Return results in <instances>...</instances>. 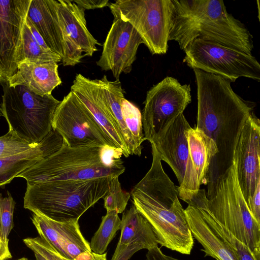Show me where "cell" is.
Segmentation results:
<instances>
[{
	"label": "cell",
	"mask_w": 260,
	"mask_h": 260,
	"mask_svg": "<svg viewBox=\"0 0 260 260\" xmlns=\"http://www.w3.org/2000/svg\"><path fill=\"white\" fill-rule=\"evenodd\" d=\"M25 245L32 252L41 255L47 260H69L61 256L44 239L38 236L23 239ZM107 253L103 254H95L90 260H107Z\"/></svg>",
	"instance_id": "31"
},
{
	"label": "cell",
	"mask_w": 260,
	"mask_h": 260,
	"mask_svg": "<svg viewBox=\"0 0 260 260\" xmlns=\"http://www.w3.org/2000/svg\"><path fill=\"white\" fill-rule=\"evenodd\" d=\"M234 160L239 185L247 203L260 182V121L253 113L242 128Z\"/></svg>",
	"instance_id": "16"
},
{
	"label": "cell",
	"mask_w": 260,
	"mask_h": 260,
	"mask_svg": "<svg viewBox=\"0 0 260 260\" xmlns=\"http://www.w3.org/2000/svg\"><path fill=\"white\" fill-rule=\"evenodd\" d=\"M62 144V137L52 129L36 147L1 158L0 187H3L18 175L56 151Z\"/></svg>",
	"instance_id": "20"
},
{
	"label": "cell",
	"mask_w": 260,
	"mask_h": 260,
	"mask_svg": "<svg viewBox=\"0 0 260 260\" xmlns=\"http://www.w3.org/2000/svg\"><path fill=\"white\" fill-rule=\"evenodd\" d=\"M27 17L55 54L62 56L63 39L55 0H31Z\"/></svg>",
	"instance_id": "22"
},
{
	"label": "cell",
	"mask_w": 260,
	"mask_h": 260,
	"mask_svg": "<svg viewBox=\"0 0 260 260\" xmlns=\"http://www.w3.org/2000/svg\"><path fill=\"white\" fill-rule=\"evenodd\" d=\"M247 204L252 216L260 223V182L257 184L254 194L248 200Z\"/></svg>",
	"instance_id": "35"
},
{
	"label": "cell",
	"mask_w": 260,
	"mask_h": 260,
	"mask_svg": "<svg viewBox=\"0 0 260 260\" xmlns=\"http://www.w3.org/2000/svg\"><path fill=\"white\" fill-rule=\"evenodd\" d=\"M188 153L184 175L177 186L179 198L187 202L207 184L211 161L217 153L214 141L199 128L191 127L187 133Z\"/></svg>",
	"instance_id": "17"
},
{
	"label": "cell",
	"mask_w": 260,
	"mask_h": 260,
	"mask_svg": "<svg viewBox=\"0 0 260 260\" xmlns=\"http://www.w3.org/2000/svg\"><path fill=\"white\" fill-rule=\"evenodd\" d=\"M52 127L70 147H112L90 112L72 91L56 107Z\"/></svg>",
	"instance_id": "11"
},
{
	"label": "cell",
	"mask_w": 260,
	"mask_h": 260,
	"mask_svg": "<svg viewBox=\"0 0 260 260\" xmlns=\"http://www.w3.org/2000/svg\"><path fill=\"white\" fill-rule=\"evenodd\" d=\"M183 62L190 68L219 75L232 82L240 77L260 80V65L252 54L200 38L184 50Z\"/></svg>",
	"instance_id": "9"
},
{
	"label": "cell",
	"mask_w": 260,
	"mask_h": 260,
	"mask_svg": "<svg viewBox=\"0 0 260 260\" xmlns=\"http://www.w3.org/2000/svg\"><path fill=\"white\" fill-rule=\"evenodd\" d=\"M191 127L183 113L180 114L153 144L161 160L175 173L179 185L185 172L188 153L187 133Z\"/></svg>",
	"instance_id": "19"
},
{
	"label": "cell",
	"mask_w": 260,
	"mask_h": 260,
	"mask_svg": "<svg viewBox=\"0 0 260 260\" xmlns=\"http://www.w3.org/2000/svg\"><path fill=\"white\" fill-rule=\"evenodd\" d=\"M38 144H29L8 131L0 137V158L10 156L36 147Z\"/></svg>",
	"instance_id": "33"
},
{
	"label": "cell",
	"mask_w": 260,
	"mask_h": 260,
	"mask_svg": "<svg viewBox=\"0 0 260 260\" xmlns=\"http://www.w3.org/2000/svg\"><path fill=\"white\" fill-rule=\"evenodd\" d=\"M186 220L193 237L202 245L205 256L216 260H237L221 238L208 224L199 210L188 205L184 209Z\"/></svg>",
	"instance_id": "23"
},
{
	"label": "cell",
	"mask_w": 260,
	"mask_h": 260,
	"mask_svg": "<svg viewBox=\"0 0 260 260\" xmlns=\"http://www.w3.org/2000/svg\"><path fill=\"white\" fill-rule=\"evenodd\" d=\"M121 109L124 122L137 148L142 152L143 148L142 144L144 141L142 114L137 107L124 98L121 100Z\"/></svg>",
	"instance_id": "29"
},
{
	"label": "cell",
	"mask_w": 260,
	"mask_h": 260,
	"mask_svg": "<svg viewBox=\"0 0 260 260\" xmlns=\"http://www.w3.org/2000/svg\"><path fill=\"white\" fill-rule=\"evenodd\" d=\"M122 152L110 146L70 147L62 143L56 151L17 176L27 185L64 180L119 177L125 171Z\"/></svg>",
	"instance_id": "4"
},
{
	"label": "cell",
	"mask_w": 260,
	"mask_h": 260,
	"mask_svg": "<svg viewBox=\"0 0 260 260\" xmlns=\"http://www.w3.org/2000/svg\"><path fill=\"white\" fill-rule=\"evenodd\" d=\"M115 210L107 211L102 218L98 230L92 236L90 243L91 251L96 254H103L108 246L120 230L121 219Z\"/></svg>",
	"instance_id": "28"
},
{
	"label": "cell",
	"mask_w": 260,
	"mask_h": 260,
	"mask_svg": "<svg viewBox=\"0 0 260 260\" xmlns=\"http://www.w3.org/2000/svg\"><path fill=\"white\" fill-rule=\"evenodd\" d=\"M17 260H30V259H28V258H27L26 257H22V258H19V259H17Z\"/></svg>",
	"instance_id": "41"
},
{
	"label": "cell",
	"mask_w": 260,
	"mask_h": 260,
	"mask_svg": "<svg viewBox=\"0 0 260 260\" xmlns=\"http://www.w3.org/2000/svg\"><path fill=\"white\" fill-rule=\"evenodd\" d=\"M56 4L63 39L61 62L64 66H75L84 57L92 56L101 44L88 30L83 8L73 0H58Z\"/></svg>",
	"instance_id": "12"
},
{
	"label": "cell",
	"mask_w": 260,
	"mask_h": 260,
	"mask_svg": "<svg viewBox=\"0 0 260 260\" xmlns=\"http://www.w3.org/2000/svg\"><path fill=\"white\" fill-rule=\"evenodd\" d=\"M12 257L9 248V242H5L0 236V260H7Z\"/></svg>",
	"instance_id": "39"
},
{
	"label": "cell",
	"mask_w": 260,
	"mask_h": 260,
	"mask_svg": "<svg viewBox=\"0 0 260 260\" xmlns=\"http://www.w3.org/2000/svg\"><path fill=\"white\" fill-rule=\"evenodd\" d=\"M15 60L17 66L22 62L40 63L61 61L58 55L43 48L35 39L25 20L22 27L21 39Z\"/></svg>",
	"instance_id": "27"
},
{
	"label": "cell",
	"mask_w": 260,
	"mask_h": 260,
	"mask_svg": "<svg viewBox=\"0 0 260 260\" xmlns=\"http://www.w3.org/2000/svg\"><path fill=\"white\" fill-rule=\"evenodd\" d=\"M141 44H143L142 39L134 27L114 17L96 64L103 71H111L115 79L119 80L122 73L131 72Z\"/></svg>",
	"instance_id": "13"
},
{
	"label": "cell",
	"mask_w": 260,
	"mask_h": 260,
	"mask_svg": "<svg viewBox=\"0 0 260 260\" xmlns=\"http://www.w3.org/2000/svg\"><path fill=\"white\" fill-rule=\"evenodd\" d=\"M31 0H0V85L17 71L15 57Z\"/></svg>",
	"instance_id": "14"
},
{
	"label": "cell",
	"mask_w": 260,
	"mask_h": 260,
	"mask_svg": "<svg viewBox=\"0 0 260 260\" xmlns=\"http://www.w3.org/2000/svg\"><path fill=\"white\" fill-rule=\"evenodd\" d=\"M109 7L114 17L129 23L152 54L167 52L172 0H117Z\"/></svg>",
	"instance_id": "8"
},
{
	"label": "cell",
	"mask_w": 260,
	"mask_h": 260,
	"mask_svg": "<svg viewBox=\"0 0 260 260\" xmlns=\"http://www.w3.org/2000/svg\"><path fill=\"white\" fill-rule=\"evenodd\" d=\"M206 197L205 190L200 189L187 203L199 210L206 221L232 250L237 260H259L248 246L237 239L211 215L206 206Z\"/></svg>",
	"instance_id": "26"
},
{
	"label": "cell",
	"mask_w": 260,
	"mask_h": 260,
	"mask_svg": "<svg viewBox=\"0 0 260 260\" xmlns=\"http://www.w3.org/2000/svg\"><path fill=\"white\" fill-rule=\"evenodd\" d=\"M131 198L130 193L123 190L118 177H114L109 181V188L103 198L104 207L107 211L115 210L118 214L123 212Z\"/></svg>",
	"instance_id": "30"
},
{
	"label": "cell",
	"mask_w": 260,
	"mask_h": 260,
	"mask_svg": "<svg viewBox=\"0 0 260 260\" xmlns=\"http://www.w3.org/2000/svg\"><path fill=\"white\" fill-rule=\"evenodd\" d=\"M25 21L28 25L29 29L35 38L36 41L39 44L40 46H41L45 50L51 51L50 49L48 47L45 42H44L43 38L41 35L40 34L36 27L34 26L33 23L30 21L29 18L26 16ZM52 52V51H51Z\"/></svg>",
	"instance_id": "38"
},
{
	"label": "cell",
	"mask_w": 260,
	"mask_h": 260,
	"mask_svg": "<svg viewBox=\"0 0 260 260\" xmlns=\"http://www.w3.org/2000/svg\"><path fill=\"white\" fill-rule=\"evenodd\" d=\"M190 85L167 77L147 92L142 113L144 141L154 143L191 102Z\"/></svg>",
	"instance_id": "10"
},
{
	"label": "cell",
	"mask_w": 260,
	"mask_h": 260,
	"mask_svg": "<svg viewBox=\"0 0 260 260\" xmlns=\"http://www.w3.org/2000/svg\"><path fill=\"white\" fill-rule=\"evenodd\" d=\"M74 2L79 7L86 10L103 8L109 6V0H75Z\"/></svg>",
	"instance_id": "36"
},
{
	"label": "cell",
	"mask_w": 260,
	"mask_h": 260,
	"mask_svg": "<svg viewBox=\"0 0 260 260\" xmlns=\"http://www.w3.org/2000/svg\"><path fill=\"white\" fill-rule=\"evenodd\" d=\"M205 202L211 215L260 260V223L252 216L242 193L234 160Z\"/></svg>",
	"instance_id": "7"
},
{
	"label": "cell",
	"mask_w": 260,
	"mask_h": 260,
	"mask_svg": "<svg viewBox=\"0 0 260 260\" xmlns=\"http://www.w3.org/2000/svg\"><path fill=\"white\" fill-rule=\"evenodd\" d=\"M36 260H47L45 258L38 253L34 252Z\"/></svg>",
	"instance_id": "40"
},
{
	"label": "cell",
	"mask_w": 260,
	"mask_h": 260,
	"mask_svg": "<svg viewBox=\"0 0 260 260\" xmlns=\"http://www.w3.org/2000/svg\"><path fill=\"white\" fill-rule=\"evenodd\" d=\"M58 65L53 61L40 63L22 62L16 72L8 81L10 86H24L39 95L51 94L61 80L58 71Z\"/></svg>",
	"instance_id": "21"
},
{
	"label": "cell",
	"mask_w": 260,
	"mask_h": 260,
	"mask_svg": "<svg viewBox=\"0 0 260 260\" xmlns=\"http://www.w3.org/2000/svg\"><path fill=\"white\" fill-rule=\"evenodd\" d=\"M151 146V167L130 192L133 205L151 225L158 244L190 254L193 239L177 186L165 172L154 145Z\"/></svg>",
	"instance_id": "2"
},
{
	"label": "cell",
	"mask_w": 260,
	"mask_h": 260,
	"mask_svg": "<svg viewBox=\"0 0 260 260\" xmlns=\"http://www.w3.org/2000/svg\"><path fill=\"white\" fill-rule=\"evenodd\" d=\"M99 82L102 86L107 105L121 133L129 155L140 156L142 152L137 148L123 118L121 100L124 96L120 81L119 80L110 81L104 75L101 79H99Z\"/></svg>",
	"instance_id": "25"
},
{
	"label": "cell",
	"mask_w": 260,
	"mask_h": 260,
	"mask_svg": "<svg viewBox=\"0 0 260 260\" xmlns=\"http://www.w3.org/2000/svg\"><path fill=\"white\" fill-rule=\"evenodd\" d=\"M1 112L9 131L29 144H38L52 131L55 109L60 101L51 94L39 95L24 86H2Z\"/></svg>",
	"instance_id": "6"
},
{
	"label": "cell",
	"mask_w": 260,
	"mask_h": 260,
	"mask_svg": "<svg viewBox=\"0 0 260 260\" xmlns=\"http://www.w3.org/2000/svg\"><path fill=\"white\" fill-rule=\"evenodd\" d=\"M173 11L169 41L184 50L195 39L211 41L252 54V36L226 11L222 0H172Z\"/></svg>",
	"instance_id": "3"
},
{
	"label": "cell",
	"mask_w": 260,
	"mask_h": 260,
	"mask_svg": "<svg viewBox=\"0 0 260 260\" xmlns=\"http://www.w3.org/2000/svg\"><path fill=\"white\" fill-rule=\"evenodd\" d=\"M1 116H2V113L1 112V109H0V117H1Z\"/></svg>",
	"instance_id": "42"
},
{
	"label": "cell",
	"mask_w": 260,
	"mask_h": 260,
	"mask_svg": "<svg viewBox=\"0 0 260 260\" xmlns=\"http://www.w3.org/2000/svg\"><path fill=\"white\" fill-rule=\"evenodd\" d=\"M146 256L147 260H179L165 255L158 247L148 249Z\"/></svg>",
	"instance_id": "37"
},
{
	"label": "cell",
	"mask_w": 260,
	"mask_h": 260,
	"mask_svg": "<svg viewBox=\"0 0 260 260\" xmlns=\"http://www.w3.org/2000/svg\"><path fill=\"white\" fill-rule=\"evenodd\" d=\"M193 71L197 86L196 127L214 141L217 150L207 176L208 197L217 181L233 165L241 131L254 106L234 91L230 80L198 69Z\"/></svg>",
	"instance_id": "1"
},
{
	"label": "cell",
	"mask_w": 260,
	"mask_h": 260,
	"mask_svg": "<svg viewBox=\"0 0 260 260\" xmlns=\"http://www.w3.org/2000/svg\"><path fill=\"white\" fill-rule=\"evenodd\" d=\"M120 230L117 245L137 240L147 250L158 247L157 238L151 225L134 205L123 213Z\"/></svg>",
	"instance_id": "24"
},
{
	"label": "cell",
	"mask_w": 260,
	"mask_h": 260,
	"mask_svg": "<svg viewBox=\"0 0 260 260\" xmlns=\"http://www.w3.org/2000/svg\"><path fill=\"white\" fill-rule=\"evenodd\" d=\"M112 178L64 180L27 185L23 207L59 222L79 219L107 193Z\"/></svg>",
	"instance_id": "5"
},
{
	"label": "cell",
	"mask_w": 260,
	"mask_h": 260,
	"mask_svg": "<svg viewBox=\"0 0 260 260\" xmlns=\"http://www.w3.org/2000/svg\"><path fill=\"white\" fill-rule=\"evenodd\" d=\"M145 249L143 244L135 240L126 245H117L111 260H128L138 251Z\"/></svg>",
	"instance_id": "34"
},
{
	"label": "cell",
	"mask_w": 260,
	"mask_h": 260,
	"mask_svg": "<svg viewBox=\"0 0 260 260\" xmlns=\"http://www.w3.org/2000/svg\"><path fill=\"white\" fill-rule=\"evenodd\" d=\"M73 92L90 112L112 147L129 156L127 148L107 105L99 79H90L77 74L71 87Z\"/></svg>",
	"instance_id": "18"
},
{
	"label": "cell",
	"mask_w": 260,
	"mask_h": 260,
	"mask_svg": "<svg viewBox=\"0 0 260 260\" xmlns=\"http://www.w3.org/2000/svg\"><path fill=\"white\" fill-rule=\"evenodd\" d=\"M40 237L63 257L69 260H90L95 253L82 235L79 219L59 222L33 213L30 218Z\"/></svg>",
	"instance_id": "15"
},
{
	"label": "cell",
	"mask_w": 260,
	"mask_h": 260,
	"mask_svg": "<svg viewBox=\"0 0 260 260\" xmlns=\"http://www.w3.org/2000/svg\"><path fill=\"white\" fill-rule=\"evenodd\" d=\"M15 205L16 202L9 191L5 197L0 193V236L6 242H9L8 236L13 228Z\"/></svg>",
	"instance_id": "32"
}]
</instances>
